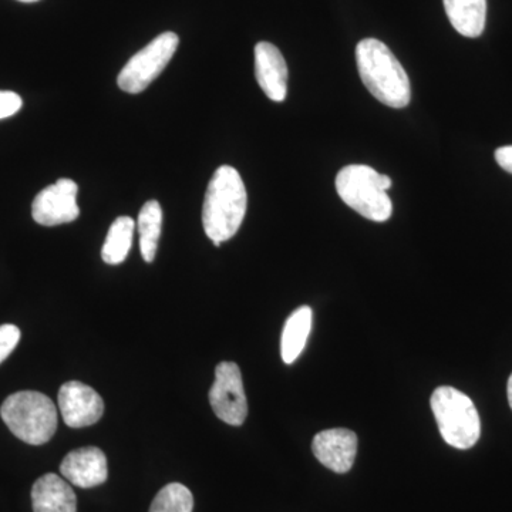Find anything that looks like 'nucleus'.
Wrapping results in <instances>:
<instances>
[{
  "instance_id": "1",
  "label": "nucleus",
  "mask_w": 512,
  "mask_h": 512,
  "mask_svg": "<svg viewBox=\"0 0 512 512\" xmlns=\"http://www.w3.org/2000/svg\"><path fill=\"white\" fill-rule=\"evenodd\" d=\"M247 207V188L241 174L231 165H222L212 175L202 205V225L215 247L237 234Z\"/></svg>"
},
{
  "instance_id": "2",
  "label": "nucleus",
  "mask_w": 512,
  "mask_h": 512,
  "mask_svg": "<svg viewBox=\"0 0 512 512\" xmlns=\"http://www.w3.org/2000/svg\"><path fill=\"white\" fill-rule=\"evenodd\" d=\"M360 79L372 96L392 109H404L412 100V86L402 63L377 39H363L356 46Z\"/></svg>"
},
{
  "instance_id": "3",
  "label": "nucleus",
  "mask_w": 512,
  "mask_h": 512,
  "mask_svg": "<svg viewBox=\"0 0 512 512\" xmlns=\"http://www.w3.org/2000/svg\"><path fill=\"white\" fill-rule=\"evenodd\" d=\"M392 184L389 175L362 164L348 165L336 177V191L342 201L357 214L375 222L392 217L393 204L387 194Z\"/></svg>"
},
{
  "instance_id": "4",
  "label": "nucleus",
  "mask_w": 512,
  "mask_h": 512,
  "mask_svg": "<svg viewBox=\"0 0 512 512\" xmlns=\"http://www.w3.org/2000/svg\"><path fill=\"white\" fill-rule=\"evenodd\" d=\"M0 416L19 440L42 446L57 430L55 403L46 394L25 390L9 396L0 407Z\"/></svg>"
},
{
  "instance_id": "5",
  "label": "nucleus",
  "mask_w": 512,
  "mask_h": 512,
  "mask_svg": "<svg viewBox=\"0 0 512 512\" xmlns=\"http://www.w3.org/2000/svg\"><path fill=\"white\" fill-rule=\"evenodd\" d=\"M431 410L441 437L448 446L468 450L481 436L480 414L473 400L450 386L437 387L431 394Z\"/></svg>"
},
{
  "instance_id": "6",
  "label": "nucleus",
  "mask_w": 512,
  "mask_h": 512,
  "mask_svg": "<svg viewBox=\"0 0 512 512\" xmlns=\"http://www.w3.org/2000/svg\"><path fill=\"white\" fill-rule=\"evenodd\" d=\"M180 37L174 32H165L136 53L121 70L117 83L126 93L144 92L163 73L177 52Z\"/></svg>"
},
{
  "instance_id": "7",
  "label": "nucleus",
  "mask_w": 512,
  "mask_h": 512,
  "mask_svg": "<svg viewBox=\"0 0 512 512\" xmlns=\"http://www.w3.org/2000/svg\"><path fill=\"white\" fill-rule=\"evenodd\" d=\"M210 403L215 416L229 424L242 426L248 416L247 396L237 363L221 362L215 369V382L210 390Z\"/></svg>"
},
{
  "instance_id": "8",
  "label": "nucleus",
  "mask_w": 512,
  "mask_h": 512,
  "mask_svg": "<svg viewBox=\"0 0 512 512\" xmlns=\"http://www.w3.org/2000/svg\"><path fill=\"white\" fill-rule=\"evenodd\" d=\"M79 187L69 178H62L36 195L32 204L33 220L43 227L70 224L80 215L77 204Z\"/></svg>"
},
{
  "instance_id": "9",
  "label": "nucleus",
  "mask_w": 512,
  "mask_h": 512,
  "mask_svg": "<svg viewBox=\"0 0 512 512\" xmlns=\"http://www.w3.org/2000/svg\"><path fill=\"white\" fill-rule=\"evenodd\" d=\"M59 409L67 426L83 429L93 426L101 419L104 402L93 387L74 380L60 387Z\"/></svg>"
},
{
  "instance_id": "10",
  "label": "nucleus",
  "mask_w": 512,
  "mask_h": 512,
  "mask_svg": "<svg viewBox=\"0 0 512 512\" xmlns=\"http://www.w3.org/2000/svg\"><path fill=\"white\" fill-rule=\"evenodd\" d=\"M312 451L323 466L345 474L355 464L357 436L348 429L320 431L312 441Z\"/></svg>"
},
{
  "instance_id": "11",
  "label": "nucleus",
  "mask_w": 512,
  "mask_h": 512,
  "mask_svg": "<svg viewBox=\"0 0 512 512\" xmlns=\"http://www.w3.org/2000/svg\"><path fill=\"white\" fill-rule=\"evenodd\" d=\"M60 473L76 487H97L109 477L106 454L97 447L77 448L63 458Z\"/></svg>"
},
{
  "instance_id": "12",
  "label": "nucleus",
  "mask_w": 512,
  "mask_h": 512,
  "mask_svg": "<svg viewBox=\"0 0 512 512\" xmlns=\"http://www.w3.org/2000/svg\"><path fill=\"white\" fill-rule=\"evenodd\" d=\"M256 82L268 99L281 103L288 94V66L281 50L268 42L255 46Z\"/></svg>"
},
{
  "instance_id": "13",
  "label": "nucleus",
  "mask_w": 512,
  "mask_h": 512,
  "mask_svg": "<svg viewBox=\"0 0 512 512\" xmlns=\"http://www.w3.org/2000/svg\"><path fill=\"white\" fill-rule=\"evenodd\" d=\"M32 505L35 512H77L73 488L56 474H45L33 484Z\"/></svg>"
},
{
  "instance_id": "14",
  "label": "nucleus",
  "mask_w": 512,
  "mask_h": 512,
  "mask_svg": "<svg viewBox=\"0 0 512 512\" xmlns=\"http://www.w3.org/2000/svg\"><path fill=\"white\" fill-rule=\"evenodd\" d=\"M447 18L460 35H483L487 19V0H443Z\"/></svg>"
},
{
  "instance_id": "15",
  "label": "nucleus",
  "mask_w": 512,
  "mask_h": 512,
  "mask_svg": "<svg viewBox=\"0 0 512 512\" xmlns=\"http://www.w3.org/2000/svg\"><path fill=\"white\" fill-rule=\"evenodd\" d=\"M311 329L312 309L309 306L296 309L286 320L281 339V356L286 365H292L301 356Z\"/></svg>"
},
{
  "instance_id": "16",
  "label": "nucleus",
  "mask_w": 512,
  "mask_h": 512,
  "mask_svg": "<svg viewBox=\"0 0 512 512\" xmlns=\"http://www.w3.org/2000/svg\"><path fill=\"white\" fill-rule=\"evenodd\" d=\"M138 234H140V251L146 262H153L157 255L158 241L163 227V210L160 202L148 201L138 214Z\"/></svg>"
},
{
  "instance_id": "17",
  "label": "nucleus",
  "mask_w": 512,
  "mask_h": 512,
  "mask_svg": "<svg viewBox=\"0 0 512 512\" xmlns=\"http://www.w3.org/2000/svg\"><path fill=\"white\" fill-rule=\"evenodd\" d=\"M136 222L130 217H119L111 224L106 242L101 249V258L106 264L120 265L126 261L133 244Z\"/></svg>"
},
{
  "instance_id": "18",
  "label": "nucleus",
  "mask_w": 512,
  "mask_h": 512,
  "mask_svg": "<svg viewBox=\"0 0 512 512\" xmlns=\"http://www.w3.org/2000/svg\"><path fill=\"white\" fill-rule=\"evenodd\" d=\"M194 497L185 485L171 483L161 488L151 504L150 512H192Z\"/></svg>"
},
{
  "instance_id": "19",
  "label": "nucleus",
  "mask_w": 512,
  "mask_h": 512,
  "mask_svg": "<svg viewBox=\"0 0 512 512\" xmlns=\"http://www.w3.org/2000/svg\"><path fill=\"white\" fill-rule=\"evenodd\" d=\"M20 340V329L15 325L0 326V363L8 359Z\"/></svg>"
},
{
  "instance_id": "20",
  "label": "nucleus",
  "mask_w": 512,
  "mask_h": 512,
  "mask_svg": "<svg viewBox=\"0 0 512 512\" xmlns=\"http://www.w3.org/2000/svg\"><path fill=\"white\" fill-rule=\"evenodd\" d=\"M23 101L19 94L0 92V120L15 116L22 109Z\"/></svg>"
},
{
  "instance_id": "21",
  "label": "nucleus",
  "mask_w": 512,
  "mask_h": 512,
  "mask_svg": "<svg viewBox=\"0 0 512 512\" xmlns=\"http://www.w3.org/2000/svg\"><path fill=\"white\" fill-rule=\"evenodd\" d=\"M495 161L507 173L512 174V146H504L495 151Z\"/></svg>"
},
{
  "instance_id": "22",
  "label": "nucleus",
  "mask_w": 512,
  "mask_h": 512,
  "mask_svg": "<svg viewBox=\"0 0 512 512\" xmlns=\"http://www.w3.org/2000/svg\"><path fill=\"white\" fill-rule=\"evenodd\" d=\"M507 394H508V403H510V406L512 409V375L510 376V380H508Z\"/></svg>"
},
{
  "instance_id": "23",
  "label": "nucleus",
  "mask_w": 512,
  "mask_h": 512,
  "mask_svg": "<svg viewBox=\"0 0 512 512\" xmlns=\"http://www.w3.org/2000/svg\"><path fill=\"white\" fill-rule=\"evenodd\" d=\"M19 2H23V3H33V2H39V0H19Z\"/></svg>"
}]
</instances>
